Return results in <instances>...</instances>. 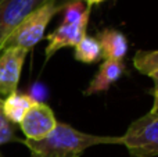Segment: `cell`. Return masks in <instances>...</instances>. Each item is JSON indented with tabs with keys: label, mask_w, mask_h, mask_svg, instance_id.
Wrapping results in <instances>:
<instances>
[{
	"label": "cell",
	"mask_w": 158,
	"mask_h": 157,
	"mask_svg": "<svg viewBox=\"0 0 158 157\" xmlns=\"http://www.w3.org/2000/svg\"><path fill=\"white\" fill-rule=\"evenodd\" d=\"M31 157H81L86 149L97 145H122L121 136L92 135L58 122L56 128L40 141H22Z\"/></svg>",
	"instance_id": "6da1fadb"
},
{
	"label": "cell",
	"mask_w": 158,
	"mask_h": 157,
	"mask_svg": "<svg viewBox=\"0 0 158 157\" xmlns=\"http://www.w3.org/2000/svg\"><path fill=\"white\" fill-rule=\"evenodd\" d=\"M63 7L64 4H57V0H52L33 10L11 32V35L6 40L4 47H22L29 52L44 38L49 22L58 11L63 10Z\"/></svg>",
	"instance_id": "7a4b0ae2"
},
{
	"label": "cell",
	"mask_w": 158,
	"mask_h": 157,
	"mask_svg": "<svg viewBox=\"0 0 158 157\" xmlns=\"http://www.w3.org/2000/svg\"><path fill=\"white\" fill-rule=\"evenodd\" d=\"M122 145L132 157L158 156V111H148L135 120L122 136Z\"/></svg>",
	"instance_id": "3957f363"
},
{
	"label": "cell",
	"mask_w": 158,
	"mask_h": 157,
	"mask_svg": "<svg viewBox=\"0 0 158 157\" xmlns=\"http://www.w3.org/2000/svg\"><path fill=\"white\" fill-rule=\"evenodd\" d=\"M92 6H86L83 15L75 22H61L52 33L46 36L47 46H46V61L54 56L58 50L64 47H72L81 40L83 36H86L87 24H89V17Z\"/></svg>",
	"instance_id": "277c9868"
},
{
	"label": "cell",
	"mask_w": 158,
	"mask_h": 157,
	"mask_svg": "<svg viewBox=\"0 0 158 157\" xmlns=\"http://www.w3.org/2000/svg\"><path fill=\"white\" fill-rule=\"evenodd\" d=\"M52 0H0V52L19 22Z\"/></svg>",
	"instance_id": "5b68a950"
},
{
	"label": "cell",
	"mask_w": 158,
	"mask_h": 157,
	"mask_svg": "<svg viewBox=\"0 0 158 157\" xmlns=\"http://www.w3.org/2000/svg\"><path fill=\"white\" fill-rule=\"evenodd\" d=\"M58 121L53 110L42 102H35L19 122L22 134L28 141H40L56 128Z\"/></svg>",
	"instance_id": "8992f818"
},
{
	"label": "cell",
	"mask_w": 158,
	"mask_h": 157,
	"mask_svg": "<svg viewBox=\"0 0 158 157\" xmlns=\"http://www.w3.org/2000/svg\"><path fill=\"white\" fill-rule=\"evenodd\" d=\"M27 54L22 47H4L0 52V97L17 92Z\"/></svg>",
	"instance_id": "52a82bcc"
},
{
	"label": "cell",
	"mask_w": 158,
	"mask_h": 157,
	"mask_svg": "<svg viewBox=\"0 0 158 157\" xmlns=\"http://www.w3.org/2000/svg\"><path fill=\"white\" fill-rule=\"evenodd\" d=\"M125 71V64L121 60H104L101 63L98 72L94 75L92 82L85 91V96L104 92L114 82H117Z\"/></svg>",
	"instance_id": "ba28073f"
},
{
	"label": "cell",
	"mask_w": 158,
	"mask_h": 157,
	"mask_svg": "<svg viewBox=\"0 0 158 157\" xmlns=\"http://www.w3.org/2000/svg\"><path fill=\"white\" fill-rule=\"evenodd\" d=\"M101 47V57L104 60H123L128 52V39L122 32L107 28L96 38Z\"/></svg>",
	"instance_id": "9c48e42d"
},
{
	"label": "cell",
	"mask_w": 158,
	"mask_h": 157,
	"mask_svg": "<svg viewBox=\"0 0 158 157\" xmlns=\"http://www.w3.org/2000/svg\"><path fill=\"white\" fill-rule=\"evenodd\" d=\"M35 102L36 100L29 95L14 92L3 99V111L14 125H19L27 111Z\"/></svg>",
	"instance_id": "30bf717a"
},
{
	"label": "cell",
	"mask_w": 158,
	"mask_h": 157,
	"mask_svg": "<svg viewBox=\"0 0 158 157\" xmlns=\"http://www.w3.org/2000/svg\"><path fill=\"white\" fill-rule=\"evenodd\" d=\"M75 60L81 63H96L101 57V47L100 43L93 36H83L81 40L75 45Z\"/></svg>",
	"instance_id": "8fae6325"
},
{
	"label": "cell",
	"mask_w": 158,
	"mask_h": 157,
	"mask_svg": "<svg viewBox=\"0 0 158 157\" xmlns=\"http://www.w3.org/2000/svg\"><path fill=\"white\" fill-rule=\"evenodd\" d=\"M133 66L139 72L150 75L158 71V49L157 50H139L133 57Z\"/></svg>",
	"instance_id": "7c38bea8"
},
{
	"label": "cell",
	"mask_w": 158,
	"mask_h": 157,
	"mask_svg": "<svg viewBox=\"0 0 158 157\" xmlns=\"http://www.w3.org/2000/svg\"><path fill=\"white\" fill-rule=\"evenodd\" d=\"M14 141H19L15 136V125L6 117L3 111V97H0V146Z\"/></svg>",
	"instance_id": "4fadbf2b"
},
{
	"label": "cell",
	"mask_w": 158,
	"mask_h": 157,
	"mask_svg": "<svg viewBox=\"0 0 158 157\" xmlns=\"http://www.w3.org/2000/svg\"><path fill=\"white\" fill-rule=\"evenodd\" d=\"M87 6V4H86ZM86 6L82 0H74L69 2L67 4H64L63 11H64V17H63V22H75L83 15Z\"/></svg>",
	"instance_id": "5bb4252c"
},
{
	"label": "cell",
	"mask_w": 158,
	"mask_h": 157,
	"mask_svg": "<svg viewBox=\"0 0 158 157\" xmlns=\"http://www.w3.org/2000/svg\"><path fill=\"white\" fill-rule=\"evenodd\" d=\"M148 77L153 79L154 82V91H153V96H154V103H153V107H151L150 111H158V71L151 72Z\"/></svg>",
	"instance_id": "9a60e30c"
},
{
	"label": "cell",
	"mask_w": 158,
	"mask_h": 157,
	"mask_svg": "<svg viewBox=\"0 0 158 157\" xmlns=\"http://www.w3.org/2000/svg\"><path fill=\"white\" fill-rule=\"evenodd\" d=\"M83 2H86L87 6H93V4H98V3L104 2V0H83Z\"/></svg>",
	"instance_id": "2e32d148"
}]
</instances>
